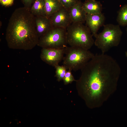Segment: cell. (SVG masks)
<instances>
[{"label":"cell","instance_id":"obj_12","mask_svg":"<svg viewBox=\"0 0 127 127\" xmlns=\"http://www.w3.org/2000/svg\"><path fill=\"white\" fill-rule=\"evenodd\" d=\"M83 7L87 14H94L101 13L102 6L99 1L87 0L83 3Z\"/></svg>","mask_w":127,"mask_h":127},{"label":"cell","instance_id":"obj_6","mask_svg":"<svg viewBox=\"0 0 127 127\" xmlns=\"http://www.w3.org/2000/svg\"><path fill=\"white\" fill-rule=\"evenodd\" d=\"M67 44L66 28L53 27L39 38L37 45L42 48L62 49Z\"/></svg>","mask_w":127,"mask_h":127},{"label":"cell","instance_id":"obj_14","mask_svg":"<svg viewBox=\"0 0 127 127\" xmlns=\"http://www.w3.org/2000/svg\"><path fill=\"white\" fill-rule=\"evenodd\" d=\"M45 7L44 0H36L30 10L31 13L35 16H47Z\"/></svg>","mask_w":127,"mask_h":127},{"label":"cell","instance_id":"obj_3","mask_svg":"<svg viewBox=\"0 0 127 127\" xmlns=\"http://www.w3.org/2000/svg\"><path fill=\"white\" fill-rule=\"evenodd\" d=\"M66 29L67 42L70 46L89 50L94 44L93 35L86 25L72 23Z\"/></svg>","mask_w":127,"mask_h":127},{"label":"cell","instance_id":"obj_10","mask_svg":"<svg viewBox=\"0 0 127 127\" xmlns=\"http://www.w3.org/2000/svg\"><path fill=\"white\" fill-rule=\"evenodd\" d=\"M83 3L80 0H78L74 5L68 10L72 23L85 22L87 13L83 7Z\"/></svg>","mask_w":127,"mask_h":127},{"label":"cell","instance_id":"obj_4","mask_svg":"<svg viewBox=\"0 0 127 127\" xmlns=\"http://www.w3.org/2000/svg\"><path fill=\"white\" fill-rule=\"evenodd\" d=\"M123 32L119 25L108 24L104 25L101 32L97 34L94 44L105 54L111 48L119 44Z\"/></svg>","mask_w":127,"mask_h":127},{"label":"cell","instance_id":"obj_1","mask_svg":"<svg viewBox=\"0 0 127 127\" xmlns=\"http://www.w3.org/2000/svg\"><path fill=\"white\" fill-rule=\"evenodd\" d=\"M76 80L79 95L88 108L103 105L115 91L121 72L116 61L111 56L96 54L81 70Z\"/></svg>","mask_w":127,"mask_h":127},{"label":"cell","instance_id":"obj_7","mask_svg":"<svg viewBox=\"0 0 127 127\" xmlns=\"http://www.w3.org/2000/svg\"><path fill=\"white\" fill-rule=\"evenodd\" d=\"M65 48L62 49L42 48L40 54L41 60L46 64L55 67L59 65L65 54Z\"/></svg>","mask_w":127,"mask_h":127},{"label":"cell","instance_id":"obj_20","mask_svg":"<svg viewBox=\"0 0 127 127\" xmlns=\"http://www.w3.org/2000/svg\"><path fill=\"white\" fill-rule=\"evenodd\" d=\"M14 0H0L1 4L5 6H9L13 4Z\"/></svg>","mask_w":127,"mask_h":127},{"label":"cell","instance_id":"obj_19","mask_svg":"<svg viewBox=\"0 0 127 127\" xmlns=\"http://www.w3.org/2000/svg\"><path fill=\"white\" fill-rule=\"evenodd\" d=\"M36 0H21L24 7L30 9L32 5Z\"/></svg>","mask_w":127,"mask_h":127},{"label":"cell","instance_id":"obj_11","mask_svg":"<svg viewBox=\"0 0 127 127\" xmlns=\"http://www.w3.org/2000/svg\"><path fill=\"white\" fill-rule=\"evenodd\" d=\"M36 31L39 38L53 27L50 18L47 16H35Z\"/></svg>","mask_w":127,"mask_h":127},{"label":"cell","instance_id":"obj_13","mask_svg":"<svg viewBox=\"0 0 127 127\" xmlns=\"http://www.w3.org/2000/svg\"><path fill=\"white\" fill-rule=\"evenodd\" d=\"M44 1L45 12L48 18L63 7L59 0H44Z\"/></svg>","mask_w":127,"mask_h":127},{"label":"cell","instance_id":"obj_5","mask_svg":"<svg viewBox=\"0 0 127 127\" xmlns=\"http://www.w3.org/2000/svg\"><path fill=\"white\" fill-rule=\"evenodd\" d=\"M65 54L63 65L75 71L81 70L95 55L89 50L71 46L65 48Z\"/></svg>","mask_w":127,"mask_h":127},{"label":"cell","instance_id":"obj_17","mask_svg":"<svg viewBox=\"0 0 127 127\" xmlns=\"http://www.w3.org/2000/svg\"><path fill=\"white\" fill-rule=\"evenodd\" d=\"M71 71V70L69 69L67 71L63 79L64 85H67L76 81L72 74Z\"/></svg>","mask_w":127,"mask_h":127},{"label":"cell","instance_id":"obj_16","mask_svg":"<svg viewBox=\"0 0 127 127\" xmlns=\"http://www.w3.org/2000/svg\"><path fill=\"white\" fill-rule=\"evenodd\" d=\"M56 69L55 76L56 77L57 81L60 82L63 80L67 71V69L64 65H57L55 67Z\"/></svg>","mask_w":127,"mask_h":127},{"label":"cell","instance_id":"obj_9","mask_svg":"<svg viewBox=\"0 0 127 127\" xmlns=\"http://www.w3.org/2000/svg\"><path fill=\"white\" fill-rule=\"evenodd\" d=\"M105 20V16L102 12L94 14H87L85 21L86 25L95 37L98 34L99 29L103 25Z\"/></svg>","mask_w":127,"mask_h":127},{"label":"cell","instance_id":"obj_22","mask_svg":"<svg viewBox=\"0 0 127 127\" xmlns=\"http://www.w3.org/2000/svg\"><path fill=\"white\" fill-rule=\"evenodd\" d=\"M126 32H127V27L126 28Z\"/></svg>","mask_w":127,"mask_h":127},{"label":"cell","instance_id":"obj_18","mask_svg":"<svg viewBox=\"0 0 127 127\" xmlns=\"http://www.w3.org/2000/svg\"><path fill=\"white\" fill-rule=\"evenodd\" d=\"M63 7L68 10L75 4L78 0H59Z\"/></svg>","mask_w":127,"mask_h":127},{"label":"cell","instance_id":"obj_21","mask_svg":"<svg viewBox=\"0 0 127 127\" xmlns=\"http://www.w3.org/2000/svg\"><path fill=\"white\" fill-rule=\"evenodd\" d=\"M125 54L126 57H127V51H126L125 52Z\"/></svg>","mask_w":127,"mask_h":127},{"label":"cell","instance_id":"obj_2","mask_svg":"<svg viewBox=\"0 0 127 127\" xmlns=\"http://www.w3.org/2000/svg\"><path fill=\"white\" fill-rule=\"evenodd\" d=\"M5 39L8 47L14 49L30 50L37 45L39 37L35 16L24 7L16 9L9 20Z\"/></svg>","mask_w":127,"mask_h":127},{"label":"cell","instance_id":"obj_8","mask_svg":"<svg viewBox=\"0 0 127 127\" xmlns=\"http://www.w3.org/2000/svg\"><path fill=\"white\" fill-rule=\"evenodd\" d=\"M49 18L53 27L66 28L72 23L68 10L64 7Z\"/></svg>","mask_w":127,"mask_h":127},{"label":"cell","instance_id":"obj_15","mask_svg":"<svg viewBox=\"0 0 127 127\" xmlns=\"http://www.w3.org/2000/svg\"><path fill=\"white\" fill-rule=\"evenodd\" d=\"M116 20L120 26L127 25V4L124 5L120 8L118 12Z\"/></svg>","mask_w":127,"mask_h":127}]
</instances>
